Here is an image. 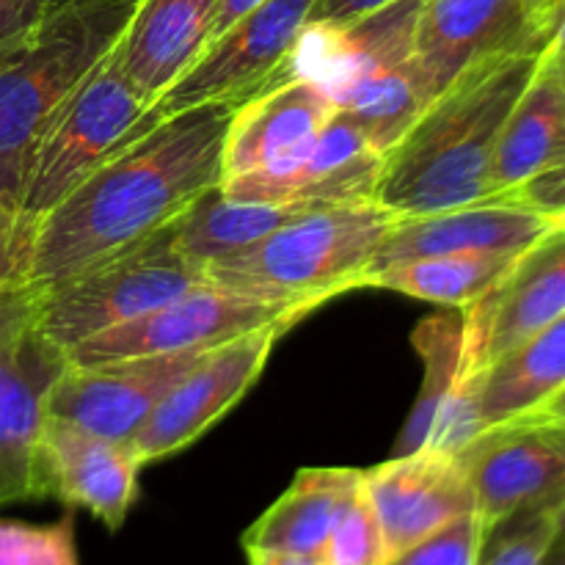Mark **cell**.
I'll list each match as a JSON object with an SVG mask.
<instances>
[{"instance_id":"obj_1","label":"cell","mask_w":565,"mask_h":565,"mask_svg":"<svg viewBox=\"0 0 565 565\" xmlns=\"http://www.w3.org/2000/svg\"><path fill=\"white\" fill-rule=\"evenodd\" d=\"M235 103L163 116L39 218L31 281L47 287L174 224L224 180Z\"/></svg>"},{"instance_id":"obj_2","label":"cell","mask_w":565,"mask_h":565,"mask_svg":"<svg viewBox=\"0 0 565 565\" xmlns=\"http://www.w3.org/2000/svg\"><path fill=\"white\" fill-rule=\"evenodd\" d=\"M541 50L480 61L430 99L412 130L386 152L375 202L408 218L491 199L497 141L539 70Z\"/></svg>"},{"instance_id":"obj_3","label":"cell","mask_w":565,"mask_h":565,"mask_svg":"<svg viewBox=\"0 0 565 565\" xmlns=\"http://www.w3.org/2000/svg\"><path fill=\"white\" fill-rule=\"evenodd\" d=\"M138 0H53L0 50V202L20 207L33 154L83 77L116 44Z\"/></svg>"},{"instance_id":"obj_4","label":"cell","mask_w":565,"mask_h":565,"mask_svg":"<svg viewBox=\"0 0 565 565\" xmlns=\"http://www.w3.org/2000/svg\"><path fill=\"white\" fill-rule=\"evenodd\" d=\"M395 213L375 199L318 204L263 241L204 265L207 285L312 312L364 287Z\"/></svg>"},{"instance_id":"obj_5","label":"cell","mask_w":565,"mask_h":565,"mask_svg":"<svg viewBox=\"0 0 565 565\" xmlns=\"http://www.w3.org/2000/svg\"><path fill=\"white\" fill-rule=\"evenodd\" d=\"M160 119L163 116L158 105L132 86L110 47L61 105L58 116L44 132L33 154L20 210L42 218L105 160Z\"/></svg>"},{"instance_id":"obj_6","label":"cell","mask_w":565,"mask_h":565,"mask_svg":"<svg viewBox=\"0 0 565 565\" xmlns=\"http://www.w3.org/2000/svg\"><path fill=\"white\" fill-rule=\"evenodd\" d=\"M199 285H207L204 268L177 248L169 224L116 257L42 287L39 331L66 353Z\"/></svg>"},{"instance_id":"obj_7","label":"cell","mask_w":565,"mask_h":565,"mask_svg":"<svg viewBox=\"0 0 565 565\" xmlns=\"http://www.w3.org/2000/svg\"><path fill=\"white\" fill-rule=\"evenodd\" d=\"M303 315V309L290 303L263 301L224 287L199 285L127 323L88 337L66 351V362L105 364L160 353L213 351L265 326H281L287 331Z\"/></svg>"},{"instance_id":"obj_8","label":"cell","mask_w":565,"mask_h":565,"mask_svg":"<svg viewBox=\"0 0 565 565\" xmlns=\"http://www.w3.org/2000/svg\"><path fill=\"white\" fill-rule=\"evenodd\" d=\"M483 530L527 508L565 502V417L533 412L486 428L456 452Z\"/></svg>"},{"instance_id":"obj_9","label":"cell","mask_w":565,"mask_h":565,"mask_svg":"<svg viewBox=\"0 0 565 565\" xmlns=\"http://www.w3.org/2000/svg\"><path fill=\"white\" fill-rule=\"evenodd\" d=\"M315 0H265L204 47L191 70L158 99L160 116L210 103H235L268 88L296 50Z\"/></svg>"},{"instance_id":"obj_10","label":"cell","mask_w":565,"mask_h":565,"mask_svg":"<svg viewBox=\"0 0 565 565\" xmlns=\"http://www.w3.org/2000/svg\"><path fill=\"white\" fill-rule=\"evenodd\" d=\"M281 334V326H265L213 348L196 367L188 370L130 441H125L136 461L147 467L202 439L263 375L274 342Z\"/></svg>"},{"instance_id":"obj_11","label":"cell","mask_w":565,"mask_h":565,"mask_svg":"<svg viewBox=\"0 0 565 565\" xmlns=\"http://www.w3.org/2000/svg\"><path fill=\"white\" fill-rule=\"evenodd\" d=\"M207 353H160L105 364L66 362L47 392L44 417L64 419L88 434L125 445L171 386Z\"/></svg>"},{"instance_id":"obj_12","label":"cell","mask_w":565,"mask_h":565,"mask_svg":"<svg viewBox=\"0 0 565 565\" xmlns=\"http://www.w3.org/2000/svg\"><path fill=\"white\" fill-rule=\"evenodd\" d=\"M565 315V230L552 226L524 248L500 285L463 309V373H483Z\"/></svg>"},{"instance_id":"obj_13","label":"cell","mask_w":565,"mask_h":565,"mask_svg":"<svg viewBox=\"0 0 565 565\" xmlns=\"http://www.w3.org/2000/svg\"><path fill=\"white\" fill-rule=\"evenodd\" d=\"M362 489L384 530L390 557L478 513L469 475L452 452L423 447L362 469Z\"/></svg>"},{"instance_id":"obj_14","label":"cell","mask_w":565,"mask_h":565,"mask_svg":"<svg viewBox=\"0 0 565 565\" xmlns=\"http://www.w3.org/2000/svg\"><path fill=\"white\" fill-rule=\"evenodd\" d=\"M419 11L423 0H392L356 20L307 22L274 83L309 77L337 99L356 83L414 58Z\"/></svg>"},{"instance_id":"obj_15","label":"cell","mask_w":565,"mask_h":565,"mask_svg":"<svg viewBox=\"0 0 565 565\" xmlns=\"http://www.w3.org/2000/svg\"><path fill=\"white\" fill-rule=\"evenodd\" d=\"M384 154L337 110L312 147L290 166L226 177L221 193L252 204H342L375 199Z\"/></svg>"},{"instance_id":"obj_16","label":"cell","mask_w":565,"mask_h":565,"mask_svg":"<svg viewBox=\"0 0 565 565\" xmlns=\"http://www.w3.org/2000/svg\"><path fill=\"white\" fill-rule=\"evenodd\" d=\"M138 472L141 463L121 441L44 417L36 441L42 497H55L66 508H83L116 533L138 500Z\"/></svg>"},{"instance_id":"obj_17","label":"cell","mask_w":565,"mask_h":565,"mask_svg":"<svg viewBox=\"0 0 565 565\" xmlns=\"http://www.w3.org/2000/svg\"><path fill=\"white\" fill-rule=\"evenodd\" d=\"M524 47H544L527 0H423L414 61L434 99L480 61Z\"/></svg>"},{"instance_id":"obj_18","label":"cell","mask_w":565,"mask_h":565,"mask_svg":"<svg viewBox=\"0 0 565 565\" xmlns=\"http://www.w3.org/2000/svg\"><path fill=\"white\" fill-rule=\"evenodd\" d=\"M334 114L331 94L309 77H287L243 99L226 132L224 180L285 169L312 147Z\"/></svg>"},{"instance_id":"obj_19","label":"cell","mask_w":565,"mask_h":565,"mask_svg":"<svg viewBox=\"0 0 565 565\" xmlns=\"http://www.w3.org/2000/svg\"><path fill=\"white\" fill-rule=\"evenodd\" d=\"M550 230L552 224L544 215L511 196L483 199V202L441 210V213L408 215V218H397L386 232L370 274L386 265L439 257V254H522Z\"/></svg>"},{"instance_id":"obj_20","label":"cell","mask_w":565,"mask_h":565,"mask_svg":"<svg viewBox=\"0 0 565 565\" xmlns=\"http://www.w3.org/2000/svg\"><path fill=\"white\" fill-rule=\"evenodd\" d=\"M215 0H138L114 44L119 70L158 103L213 39Z\"/></svg>"},{"instance_id":"obj_21","label":"cell","mask_w":565,"mask_h":565,"mask_svg":"<svg viewBox=\"0 0 565 565\" xmlns=\"http://www.w3.org/2000/svg\"><path fill=\"white\" fill-rule=\"evenodd\" d=\"M64 367L66 353L42 334L20 359L0 364V508L42 500L36 441L44 401Z\"/></svg>"},{"instance_id":"obj_22","label":"cell","mask_w":565,"mask_h":565,"mask_svg":"<svg viewBox=\"0 0 565 565\" xmlns=\"http://www.w3.org/2000/svg\"><path fill=\"white\" fill-rule=\"evenodd\" d=\"M359 489L362 469H298L285 494L243 533V552L268 550L320 557Z\"/></svg>"},{"instance_id":"obj_23","label":"cell","mask_w":565,"mask_h":565,"mask_svg":"<svg viewBox=\"0 0 565 565\" xmlns=\"http://www.w3.org/2000/svg\"><path fill=\"white\" fill-rule=\"evenodd\" d=\"M565 160V99L555 72L541 61L508 116L491 163V199L513 191Z\"/></svg>"},{"instance_id":"obj_24","label":"cell","mask_w":565,"mask_h":565,"mask_svg":"<svg viewBox=\"0 0 565 565\" xmlns=\"http://www.w3.org/2000/svg\"><path fill=\"white\" fill-rule=\"evenodd\" d=\"M565 390V315L480 373L483 428L533 414Z\"/></svg>"},{"instance_id":"obj_25","label":"cell","mask_w":565,"mask_h":565,"mask_svg":"<svg viewBox=\"0 0 565 565\" xmlns=\"http://www.w3.org/2000/svg\"><path fill=\"white\" fill-rule=\"evenodd\" d=\"M309 207H318V204L232 202L221 193L218 185L202 193L174 221V243L188 259L204 268L213 259L263 241L265 235L290 224Z\"/></svg>"},{"instance_id":"obj_26","label":"cell","mask_w":565,"mask_h":565,"mask_svg":"<svg viewBox=\"0 0 565 565\" xmlns=\"http://www.w3.org/2000/svg\"><path fill=\"white\" fill-rule=\"evenodd\" d=\"M519 254L472 252L406 259L367 276L364 287L403 292L445 309H467L494 290Z\"/></svg>"},{"instance_id":"obj_27","label":"cell","mask_w":565,"mask_h":565,"mask_svg":"<svg viewBox=\"0 0 565 565\" xmlns=\"http://www.w3.org/2000/svg\"><path fill=\"white\" fill-rule=\"evenodd\" d=\"M463 337H467L463 309L430 315V318L419 320V326L414 329L412 342L414 351L423 359V386H419L412 414L392 447V458L408 456L428 445L441 406L463 375Z\"/></svg>"},{"instance_id":"obj_28","label":"cell","mask_w":565,"mask_h":565,"mask_svg":"<svg viewBox=\"0 0 565 565\" xmlns=\"http://www.w3.org/2000/svg\"><path fill=\"white\" fill-rule=\"evenodd\" d=\"M434 94L417 61L386 70L381 75L356 83L334 99L337 110L356 125V130L379 149L386 152L401 143V138L412 130L414 121L423 116Z\"/></svg>"},{"instance_id":"obj_29","label":"cell","mask_w":565,"mask_h":565,"mask_svg":"<svg viewBox=\"0 0 565 565\" xmlns=\"http://www.w3.org/2000/svg\"><path fill=\"white\" fill-rule=\"evenodd\" d=\"M557 533V508H527L486 530L478 565H541Z\"/></svg>"},{"instance_id":"obj_30","label":"cell","mask_w":565,"mask_h":565,"mask_svg":"<svg viewBox=\"0 0 565 565\" xmlns=\"http://www.w3.org/2000/svg\"><path fill=\"white\" fill-rule=\"evenodd\" d=\"M0 565H81L72 516L55 524L0 522Z\"/></svg>"},{"instance_id":"obj_31","label":"cell","mask_w":565,"mask_h":565,"mask_svg":"<svg viewBox=\"0 0 565 565\" xmlns=\"http://www.w3.org/2000/svg\"><path fill=\"white\" fill-rule=\"evenodd\" d=\"M320 561L323 565H386L390 561L384 530L364 489H359V494L337 522L334 533L320 552Z\"/></svg>"},{"instance_id":"obj_32","label":"cell","mask_w":565,"mask_h":565,"mask_svg":"<svg viewBox=\"0 0 565 565\" xmlns=\"http://www.w3.org/2000/svg\"><path fill=\"white\" fill-rule=\"evenodd\" d=\"M483 535L486 530L480 516L469 513L430 539L392 555L386 565H478Z\"/></svg>"},{"instance_id":"obj_33","label":"cell","mask_w":565,"mask_h":565,"mask_svg":"<svg viewBox=\"0 0 565 565\" xmlns=\"http://www.w3.org/2000/svg\"><path fill=\"white\" fill-rule=\"evenodd\" d=\"M42 318V285H0V364L14 362L36 340Z\"/></svg>"},{"instance_id":"obj_34","label":"cell","mask_w":565,"mask_h":565,"mask_svg":"<svg viewBox=\"0 0 565 565\" xmlns=\"http://www.w3.org/2000/svg\"><path fill=\"white\" fill-rule=\"evenodd\" d=\"M39 215L0 202V285H28L33 276Z\"/></svg>"},{"instance_id":"obj_35","label":"cell","mask_w":565,"mask_h":565,"mask_svg":"<svg viewBox=\"0 0 565 565\" xmlns=\"http://www.w3.org/2000/svg\"><path fill=\"white\" fill-rule=\"evenodd\" d=\"M511 199L544 215L552 226L565 230V160L524 182L519 191L511 193Z\"/></svg>"},{"instance_id":"obj_36","label":"cell","mask_w":565,"mask_h":565,"mask_svg":"<svg viewBox=\"0 0 565 565\" xmlns=\"http://www.w3.org/2000/svg\"><path fill=\"white\" fill-rule=\"evenodd\" d=\"M50 6L53 0H0V50L25 36Z\"/></svg>"},{"instance_id":"obj_37","label":"cell","mask_w":565,"mask_h":565,"mask_svg":"<svg viewBox=\"0 0 565 565\" xmlns=\"http://www.w3.org/2000/svg\"><path fill=\"white\" fill-rule=\"evenodd\" d=\"M386 3H392V0H315L309 22H348Z\"/></svg>"},{"instance_id":"obj_38","label":"cell","mask_w":565,"mask_h":565,"mask_svg":"<svg viewBox=\"0 0 565 565\" xmlns=\"http://www.w3.org/2000/svg\"><path fill=\"white\" fill-rule=\"evenodd\" d=\"M541 58L546 64H565V0H561L552 14L550 28H546L544 50H541Z\"/></svg>"},{"instance_id":"obj_39","label":"cell","mask_w":565,"mask_h":565,"mask_svg":"<svg viewBox=\"0 0 565 565\" xmlns=\"http://www.w3.org/2000/svg\"><path fill=\"white\" fill-rule=\"evenodd\" d=\"M265 0H215V17H213V39L221 36L230 25H235L241 17H246L248 11L263 6ZM210 39V42H213Z\"/></svg>"},{"instance_id":"obj_40","label":"cell","mask_w":565,"mask_h":565,"mask_svg":"<svg viewBox=\"0 0 565 565\" xmlns=\"http://www.w3.org/2000/svg\"><path fill=\"white\" fill-rule=\"evenodd\" d=\"M248 565H323L320 557L312 555H292V552H268V550H248Z\"/></svg>"},{"instance_id":"obj_41","label":"cell","mask_w":565,"mask_h":565,"mask_svg":"<svg viewBox=\"0 0 565 565\" xmlns=\"http://www.w3.org/2000/svg\"><path fill=\"white\" fill-rule=\"evenodd\" d=\"M557 3H561V0H527L530 28H533V33L541 39V42L546 39V28H550V20L552 14H555Z\"/></svg>"},{"instance_id":"obj_42","label":"cell","mask_w":565,"mask_h":565,"mask_svg":"<svg viewBox=\"0 0 565 565\" xmlns=\"http://www.w3.org/2000/svg\"><path fill=\"white\" fill-rule=\"evenodd\" d=\"M539 412H544V414H555V417H565V390H563V392H557V395L552 397V401H546L544 406L539 408Z\"/></svg>"},{"instance_id":"obj_43","label":"cell","mask_w":565,"mask_h":565,"mask_svg":"<svg viewBox=\"0 0 565 565\" xmlns=\"http://www.w3.org/2000/svg\"><path fill=\"white\" fill-rule=\"evenodd\" d=\"M541 565H565V546H557L552 544L550 555H546V561Z\"/></svg>"},{"instance_id":"obj_44","label":"cell","mask_w":565,"mask_h":565,"mask_svg":"<svg viewBox=\"0 0 565 565\" xmlns=\"http://www.w3.org/2000/svg\"><path fill=\"white\" fill-rule=\"evenodd\" d=\"M555 544L565 546V502L557 508V533H555Z\"/></svg>"},{"instance_id":"obj_45","label":"cell","mask_w":565,"mask_h":565,"mask_svg":"<svg viewBox=\"0 0 565 565\" xmlns=\"http://www.w3.org/2000/svg\"><path fill=\"white\" fill-rule=\"evenodd\" d=\"M541 61H544V58H541ZM544 64H546V61H544ZM546 66L555 72V81H557V86H561V94L565 99V64H546Z\"/></svg>"}]
</instances>
